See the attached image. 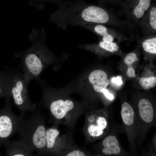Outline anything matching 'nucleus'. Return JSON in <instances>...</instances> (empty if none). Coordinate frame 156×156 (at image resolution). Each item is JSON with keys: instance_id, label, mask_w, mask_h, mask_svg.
Returning a JSON list of instances; mask_svg holds the SVG:
<instances>
[{"instance_id": "obj_14", "label": "nucleus", "mask_w": 156, "mask_h": 156, "mask_svg": "<svg viewBox=\"0 0 156 156\" xmlns=\"http://www.w3.org/2000/svg\"><path fill=\"white\" fill-rule=\"evenodd\" d=\"M85 48L98 53L103 52L115 53L118 51L119 48L117 44L114 42L107 43L100 41L98 44L85 45Z\"/></svg>"}, {"instance_id": "obj_19", "label": "nucleus", "mask_w": 156, "mask_h": 156, "mask_svg": "<svg viewBox=\"0 0 156 156\" xmlns=\"http://www.w3.org/2000/svg\"><path fill=\"white\" fill-rule=\"evenodd\" d=\"M139 83L143 89L148 90L155 86L156 78L155 77L147 78L142 77L140 80Z\"/></svg>"}, {"instance_id": "obj_12", "label": "nucleus", "mask_w": 156, "mask_h": 156, "mask_svg": "<svg viewBox=\"0 0 156 156\" xmlns=\"http://www.w3.org/2000/svg\"><path fill=\"white\" fill-rule=\"evenodd\" d=\"M102 144L104 148L102 151L105 155L118 154L120 152L118 142L114 136L106 137L103 140Z\"/></svg>"}, {"instance_id": "obj_9", "label": "nucleus", "mask_w": 156, "mask_h": 156, "mask_svg": "<svg viewBox=\"0 0 156 156\" xmlns=\"http://www.w3.org/2000/svg\"><path fill=\"white\" fill-rule=\"evenodd\" d=\"M88 79L94 90L100 93L103 92L109 83L106 73L100 69L91 72L88 76Z\"/></svg>"}, {"instance_id": "obj_18", "label": "nucleus", "mask_w": 156, "mask_h": 156, "mask_svg": "<svg viewBox=\"0 0 156 156\" xmlns=\"http://www.w3.org/2000/svg\"><path fill=\"white\" fill-rule=\"evenodd\" d=\"M59 134V131L55 128H50L46 130V145L45 149L51 150L54 148L56 138Z\"/></svg>"}, {"instance_id": "obj_23", "label": "nucleus", "mask_w": 156, "mask_h": 156, "mask_svg": "<svg viewBox=\"0 0 156 156\" xmlns=\"http://www.w3.org/2000/svg\"><path fill=\"white\" fill-rule=\"evenodd\" d=\"M127 73V76L133 78L135 76V71L131 65L128 66Z\"/></svg>"}, {"instance_id": "obj_27", "label": "nucleus", "mask_w": 156, "mask_h": 156, "mask_svg": "<svg viewBox=\"0 0 156 156\" xmlns=\"http://www.w3.org/2000/svg\"><path fill=\"white\" fill-rule=\"evenodd\" d=\"M47 0L50 1H55L56 0Z\"/></svg>"}, {"instance_id": "obj_7", "label": "nucleus", "mask_w": 156, "mask_h": 156, "mask_svg": "<svg viewBox=\"0 0 156 156\" xmlns=\"http://www.w3.org/2000/svg\"><path fill=\"white\" fill-rule=\"evenodd\" d=\"M138 25L140 28L144 36L155 34L156 33V6L151 4Z\"/></svg>"}, {"instance_id": "obj_22", "label": "nucleus", "mask_w": 156, "mask_h": 156, "mask_svg": "<svg viewBox=\"0 0 156 156\" xmlns=\"http://www.w3.org/2000/svg\"><path fill=\"white\" fill-rule=\"evenodd\" d=\"M111 81L113 83L118 86L121 85L122 84V78L120 76L113 77Z\"/></svg>"}, {"instance_id": "obj_26", "label": "nucleus", "mask_w": 156, "mask_h": 156, "mask_svg": "<svg viewBox=\"0 0 156 156\" xmlns=\"http://www.w3.org/2000/svg\"><path fill=\"white\" fill-rule=\"evenodd\" d=\"M100 5L102 6L105 4V0H98Z\"/></svg>"}, {"instance_id": "obj_6", "label": "nucleus", "mask_w": 156, "mask_h": 156, "mask_svg": "<svg viewBox=\"0 0 156 156\" xmlns=\"http://www.w3.org/2000/svg\"><path fill=\"white\" fill-rule=\"evenodd\" d=\"M77 26L92 31L99 36L101 40L105 42H113L115 39L118 41H121L130 39L121 31L108 27L103 24L86 23L80 24Z\"/></svg>"}, {"instance_id": "obj_15", "label": "nucleus", "mask_w": 156, "mask_h": 156, "mask_svg": "<svg viewBox=\"0 0 156 156\" xmlns=\"http://www.w3.org/2000/svg\"><path fill=\"white\" fill-rule=\"evenodd\" d=\"M142 46L145 53L152 55L156 53V35L144 36L142 38Z\"/></svg>"}, {"instance_id": "obj_5", "label": "nucleus", "mask_w": 156, "mask_h": 156, "mask_svg": "<svg viewBox=\"0 0 156 156\" xmlns=\"http://www.w3.org/2000/svg\"><path fill=\"white\" fill-rule=\"evenodd\" d=\"M153 0H125L121 3L120 14L124 15L126 21L133 29L152 4Z\"/></svg>"}, {"instance_id": "obj_16", "label": "nucleus", "mask_w": 156, "mask_h": 156, "mask_svg": "<svg viewBox=\"0 0 156 156\" xmlns=\"http://www.w3.org/2000/svg\"><path fill=\"white\" fill-rule=\"evenodd\" d=\"M96 125H90L88 128L90 134L93 137L100 136L103 133V130L107 126L106 119L103 117H99L96 120Z\"/></svg>"}, {"instance_id": "obj_2", "label": "nucleus", "mask_w": 156, "mask_h": 156, "mask_svg": "<svg viewBox=\"0 0 156 156\" xmlns=\"http://www.w3.org/2000/svg\"><path fill=\"white\" fill-rule=\"evenodd\" d=\"M29 118L21 116L17 131L20 140L25 143L33 151L43 153L46 145V130L43 118L36 107L31 112Z\"/></svg>"}, {"instance_id": "obj_8", "label": "nucleus", "mask_w": 156, "mask_h": 156, "mask_svg": "<svg viewBox=\"0 0 156 156\" xmlns=\"http://www.w3.org/2000/svg\"><path fill=\"white\" fill-rule=\"evenodd\" d=\"M74 106L73 102L70 100L64 101L58 99L50 102L49 108L52 116L57 119L60 120L64 117Z\"/></svg>"}, {"instance_id": "obj_24", "label": "nucleus", "mask_w": 156, "mask_h": 156, "mask_svg": "<svg viewBox=\"0 0 156 156\" xmlns=\"http://www.w3.org/2000/svg\"><path fill=\"white\" fill-rule=\"evenodd\" d=\"M105 96L109 99L113 100L114 98V96L112 94L110 93L107 90L105 89L103 91Z\"/></svg>"}, {"instance_id": "obj_13", "label": "nucleus", "mask_w": 156, "mask_h": 156, "mask_svg": "<svg viewBox=\"0 0 156 156\" xmlns=\"http://www.w3.org/2000/svg\"><path fill=\"white\" fill-rule=\"evenodd\" d=\"M138 106L141 118L146 122H151L153 119L154 111L149 101L146 99H142L139 101Z\"/></svg>"}, {"instance_id": "obj_17", "label": "nucleus", "mask_w": 156, "mask_h": 156, "mask_svg": "<svg viewBox=\"0 0 156 156\" xmlns=\"http://www.w3.org/2000/svg\"><path fill=\"white\" fill-rule=\"evenodd\" d=\"M121 114L122 120L125 124L128 125H132L134 122V112L132 107L127 103L122 105Z\"/></svg>"}, {"instance_id": "obj_20", "label": "nucleus", "mask_w": 156, "mask_h": 156, "mask_svg": "<svg viewBox=\"0 0 156 156\" xmlns=\"http://www.w3.org/2000/svg\"><path fill=\"white\" fill-rule=\"evenodd\" d=\"M137 55L135 52H131L128 53L125 57L124 59L125 63L128 66L132 65L135 61L138 60Z\"/></svg>"}, {"instance_id": "obj_3", "label": "nucleus", "mask_w": 156, "mask_h": 156, "mask_svg": "<svg viewBox=\"0 0 156 156\" xmlns=\"http://www.w3.org/2000/svg\"><path fill=\"white\" fill-rule=\"evenodd\" d=\"M21 58L24 79L28 84L33 79L39 80L40 74L53 59L51 53L40 43L34 44Z\"/></svg>"}, {"instance_id": "obj_11", "label": "nucleus", "mask_w": 156, "mask_h": 156, "mask_svg": "<svg viewBox=\"0 0 156 156\" xmlns=\"http://www.w3.org/2000/svg\"><path fill=\"white\" fill-rule=\"evenodd\" d=\"M8 155L11 156H33L32 151L24 142L21 140L8 141Z\"/></svg>"}, {"instance_id": "obj_1", "label": "nucleus", "mask_w": 156, "mask_h": 156, "mask_svg": "<svg viewBox=\"0 0 156 156\" xmlns=\"http://www.w3.org/2000/svg\"><path fill=\"white\" fill-rule=\"evenodd\" d=\"M50 18L51 22L64 30L86 23L112 26L116 20L115 14L111 10L101 5L88 4L83 1L61 5Z\"/></svg>"}, {"instance_id": "obj_10", "label": "nucleus", "mask_w": 156, "mask_h": 156, "mask_svg": "<svg viewBox=\"0 0 156 156\" xmlns=\"http://www.w3.org/2000/svg\"><path fill=\"white\" fill-rule=\"evenodd\" d=\"M18 71L9 70L0 71V97H11V90L14 77Z\"/></svg>"}, {"instance_id": "obj_25", "label": "nucleus", "mask_w": 156, "mask_h": 156, "mask_svg": "<svg viewBox=\"0 0 156 156\" xmlns=\"http://www.w3.org/2000/svg\"><path fill=\"white\" fill-rule=\"evenodd\" d=\"M122 0H105V4L109 3H121Z\"/></svg>"}, {"instance_id": "obj_4", "label": "nucleus", "mask_w": 156, "mask_h": 156, "mask_svg": "<svg viewBox=\"0 0 156 156\" xmlns=\"http://www.w3.org/2000/svg\"><path fill=\"white\" fill-rule=\"evenodd\" d=\"M27 83L25 80L23 73L18 71L14 75L11 90V97L15 106L23 115L31 112L36 107V104L31 103L29 98Z\"/></svg>"}, {"instance_id": "obj_21", "label": "nucleus", "mask_w": 156, "mask_h": 156, "mask_svg": "<svg viewBox=\"0 0 156 156\" xmlns=\"http://www.w3.org/2000/svg\"><path fill=\"white\" fill-rule=\"evenodd\" d=\"M85 154L79 150L73 151L67 154V156H85Z\"/></svg>"}]
</instances>
